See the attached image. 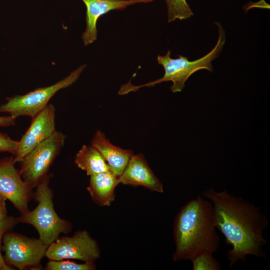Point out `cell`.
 <instances>
[{
    "instance_id": "1",
    "label": "cell",
    "mask_w": 270,
    "mask_h": 270,
    "mask_svg": "<svg viewBox=\"0 0 270 270\" xmlns=\"http://www.w3.org/2000/svg\"><path fill=\"white\" fill-rule=\"evenodd\" d=\"M202 195L212 202L216 228L232 246L227 254L230 268L240 260L246 262L248 255L266 260L263 248L267 242L263 232L269 222L260 208L226 190L218 192L210 188Z\"/></svg>"
},
{
    "instance_id": "2",
    "label": "cell",
    "mask_w": 270,
    "mask_h": 270,
    "mask_svg": "<svg viewBox=\"0 0 270 270\" xmlns=\"http://www.w3.org/2000/svg\"><path fill=\"white\" fill-rule=\"evenodd\" d=\"M174 262L193 260L203 254H214L220 238L216 232L212 202L198 196L182 206L174 222Z\"/></svg>"
},
{
    "instance_id": "3",
    "label": "cell",
    "mask_w": 270,
    "mask_h": 270,
    "mask_svg": "<svg viewBox=\"0 0 270 270\" xmlns=\"http://www.w3.org/2000/svg\"><path fill=\"white\" fill-rule=\"evenodd\" d=\"M218 28V39L214 48L205 56L194 61H190L188 58L178 55V58H172V52L168 50L165 56H158L159 64L162 66L164 74L162 78L155 81L140 86H134L130 82L123 86L118 94L124 95L130 92H136L144 87H152L156 84L168 82L173 83L170 88L174 93L182 91L185 84L191 76L202 70H206L212 72L214 70L212 62L216 59L223 50L226 42L225 31L220 22L216 23Z\"/></svg>"
},
{
    "instance_id": "4",
    "label": "cell",
    "mask_w": 270,
    "mask_h": 270,
    "mask_svg": "<svg viewBox=\"0 0 270 270\" xmlns=\"http://www.w3.org/2000/svg\"><path fill=\"white\" fill-rule=\"evenodd\" d=\"M50 181L48 174L36 187L34 196L38 204L36 208L18 218L19 223L33 226L38 233L39 238L48 246L62 234H68L72 228L70 222L60 218L55 210Z\"/></svg>"
},
{
    "instance_id": "5",
    "label": "cell",
    "mask_w": 270,
    "mask_h": 270,
    "mask_svg": "<svg viewBox=\"0 0 270 270\" xmlns=\"http://www.w3.org/2000/svg\"><path fill=\"white\" fill-rule=\"evenodd\" d=\"M86 66H81L52 86L38 88L24 95L7 98L6 102L0 106V112L8 114L16 119L20 116L33 118L50 104V100L58 92L75 83Z\"/></svg>"
},
{
    "instance_id": "6",
    "label": "cell",
    "mask_w": 270,
    "mask_h": 270,
    "mask_svg": "<svg viewBox=\"0 0 270 270\" xmlns=\"http://www.w3.org/2000/svg\"><path fill=\"white\" fill-rule=\"evenodd\" d=\"M66 140L64 134L56 130L20 162L22 176L33 188H36L48 175L50 168L64 146Z\"/></svg>"
},
{
    "instance_id": "7",
    "label": "cell",
    "mask_w": 270,
    "mask_h": 270,
    "mask_svg": "<svg viewBox=\"0 0 270 270\" xmlns=\"http://www.w3.org/2000/svg\"><path fill=\"white\" fill-rule=\"evenodd\" d=\"M2 250L6 264L20 270H41V262L46 257L48 246L40 238L6 232L3 238Z\"/></svg>"
},
{
    "instance_id": "8",
    "label": "cell",
    "mask_w": 270,
    "mask_h": 270,
    "mask_svg": "<svg viewBox=\"0 0 270 270\" xmlns=\"http://www.w3.org/2000/svg\"><path fill=\"white\" fill-rule=\"evenodd\" d=\"M46 257L49 260H76L94 262L100 257V250L96 240L86 230L78 231L71 237L62 236L48 248Z\"/></svg>"
},
{
    "instance_id": "9",
    "label": "cell",
    "mask_w": 270,
    "mask_h": 270,
    "mask_svg": "<svg viewBox=\"0 0 270 270\" xmlns=\"http://www.w3.org/2000/svg\"><path fill=\"white\" fill-rule=\"evenodd\" d=\"M15 164L13 156L0 160V195L22 214L29 210L34 188L23 180Z\"/></svg>"
},
{
    "instance_id": "10",
    "label": "cell",
    "mask_w": 270,
    "mask_h": 270,
    "mask_svg": "<svg viewBox=\"0 0 270 270\" xmlns=\"http://www.w3.org/2000/svg\"><path fill=\"white\" fill-rule=\"evenodd\" d=\"M56 131V108L50 104L32 118L28 130L18 141L16 152L13 156L14 162H20L33 149L50 138Z\"/></svg>"
},
{
    "instance_id": "11",
    "label": "cell",
    "mask_w": 270,
    "mask_h": 270,
    "mask_svg": "<svg viewBox=\"0 0 270 270\" xmlns=\"http://www.w3.org/2000/svg\"><path fill=\"white\" fill-rule=\"evenodd\" d=\"M86 8V27L82 38L84 46L93 44L98 38L97 23L100 17L112 10H124L138 4H148L156 0H82Z\"/></svg>"
},
{
    "instance_id": "12",
    "label": "cell",
    "mask_w": 270,
    "mask_h": 270,
    "mask_svg": "<svg viewBox=\"0 0 270 270\" xmlns=\"http://www.w3.org/2000/svg\"><path fill=\"white\" fill-rule=\"evenodd\" d=\"M118 184L141 186L152 192L163 193L164 186L150 168L142 154H133L122 174Z\"/></svg>"
},
{
    "instance_id": "13",
    "label": "cell",
    "mask_w": 270,
    "mask_h": 270,
    "mask_svg": "<svg viewBox=\"0 0 270 270\" xmlns=\"http://www.w3.org/2000/svg\"><path fill=\"white\" fill-rule=\"evenodd\" d=\"M91 146L96 149L108 164L110 170L120 177L126 168L134 152L112 144L101 131L94 134Z\"/></svg>"
},
{
    "instance_id": "14",
    "label": "cell",
    "mask_w": 270,
    "mask_h": 270,
    "mask_svg": "<svg viewBox=\"0 0 270 270\" xmlns=\"http://www.w3.org/2000/svg\"><path fill=\"white\" fill-rule=\"evenodd\" d=\"M118 177L110 170L90 176L87 190L92 200L100 206H110L115 199Z\"/></svg>"
},
{
    "instance_id": "15",
    "label": "cell",
    "mask_w": 270,
    "mask_h": 270,
    "mask_svg": "<svg viewBox=\"0 0 270 270\" xmlns=\"http://www.w3.org/2000/svg\"><path fill=\"white\" fill-rule=\"evenodd\" d=\"M77 166L92 176L110 171L106 161L94 148L84 145L77 153L74 160Z\"/></svg>"
},
{
    "instance_id": "16",
    "label": "cell",
    "mask_w": 270,
    "mask_h": 270,
    "mask_svg": "<svg viewBox=\"0 0 270 270\" xmlns=\"http://www.w3.org/2000/svg\"><path fill=\"white\" fill-rule=\"evenodd\" d=\"M168 7V22L186 20L194 16L186 0H165Z\"/></svg>"
},
{
    "instance_id": "17",
    "label": "cell",
    "mask_w": 270,
    "mask_h": 270,
    "mask_svg": "<svg viewBox=\"0 0 270 270\" xmlns=\"http://www.w3.org/2000/svg\"><path fill=\"white\" fill-rule=\"evenodd\" d=\"M46 270H94L96 269L94 262L78 264L67 260H51L46 264Z\"/></svg>"
},
{
    "instance_id": "18",
    "label": "cell",
    "mask_w": 270,
    "mask_h": 270,
    "mask_svg": "<svg viewBox=\"0 0 270 270\" xmlns=\"http://www.w3.org/2000/svg\"><path fill=\"white\" fill-rule=\"evenodd\" d=\"M19 224L18 218L6 216L0 220V270H13V268L8 266L2 254V242L4 234Z\"/></svg>"
},
{
    "instance_id": "19",
    "label": "cell",
    "mask_w": 270,
    "mask_h": 270,
    "mask_svg": "<svg viewBox=\"0 0 270 270\" xmlns=\"http://www.w3.org/2000/svg\"><path fill=\"white\" fill-rule=\"evenodd\" d=\"M194 270H220V262L213 256V254H203L191 261Z\"/></svg>"
},
{
    "instance_id": "20",
    "label": "cell",
    "mask_w": 270,
    "mask_h": 270,
    "mask_svg": "<svg viewBox=\"0 0 270 270\" xmlns=\"http://www.w3.org/2000/svg\"><path fill=\"white\" fill-rule=\"evenodd\" d=\"M18 146V141L13 140L8 134L0 132V152H8L14 156Z\"/></svg>"
},
{
    "instance_id": "21",
    "label": "cell",
    "mask_w": 270,
    "mask_h": 270,
    "mask_svg": "<svg viewBox=\"0 0 270 270\" xmlns=\"http://www.w3.org/2000/svg\"><path fill=\"white\" fill-rule=\"evenodd\" d=\"M16 119L9 115L0 116V127H8L16 124Z\"/></svg>"
},
{
    "instance_id": "22",
    "label": "cell",
    "mask_w": 270,
    "mask_h": 270,
    "mask_svg": "<svg viewBox=\"0 0 270 270\" xmlns=\"http://www.w3.org/2000/svg\"><path fill=\"white\" fill-rule=\"evenodd\" d=\"M6 200L5 198L0 195V220L8 216Z\"/></svg>"
}]
</instances>
